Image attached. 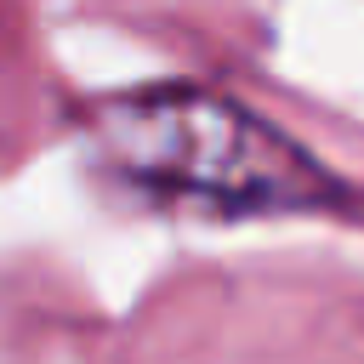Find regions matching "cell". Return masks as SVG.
<instances>
[{
  "label": "cell",
  "instance_id": "obj_1",
  "mask_svg": "<svg viewBox=\"0 0 364 364\" xmlns=\"http://www.w3.org/2000/svg\"><path fill=\"white\" fill-rule=\"evenodd\" d=\"M91 142L131 188L210 216L336 210L341 182L273 119L210 85H142L91 108Z\"/></svg>",
  "mask_w": 364,
  "mask_h": 364
}]
</instances>
